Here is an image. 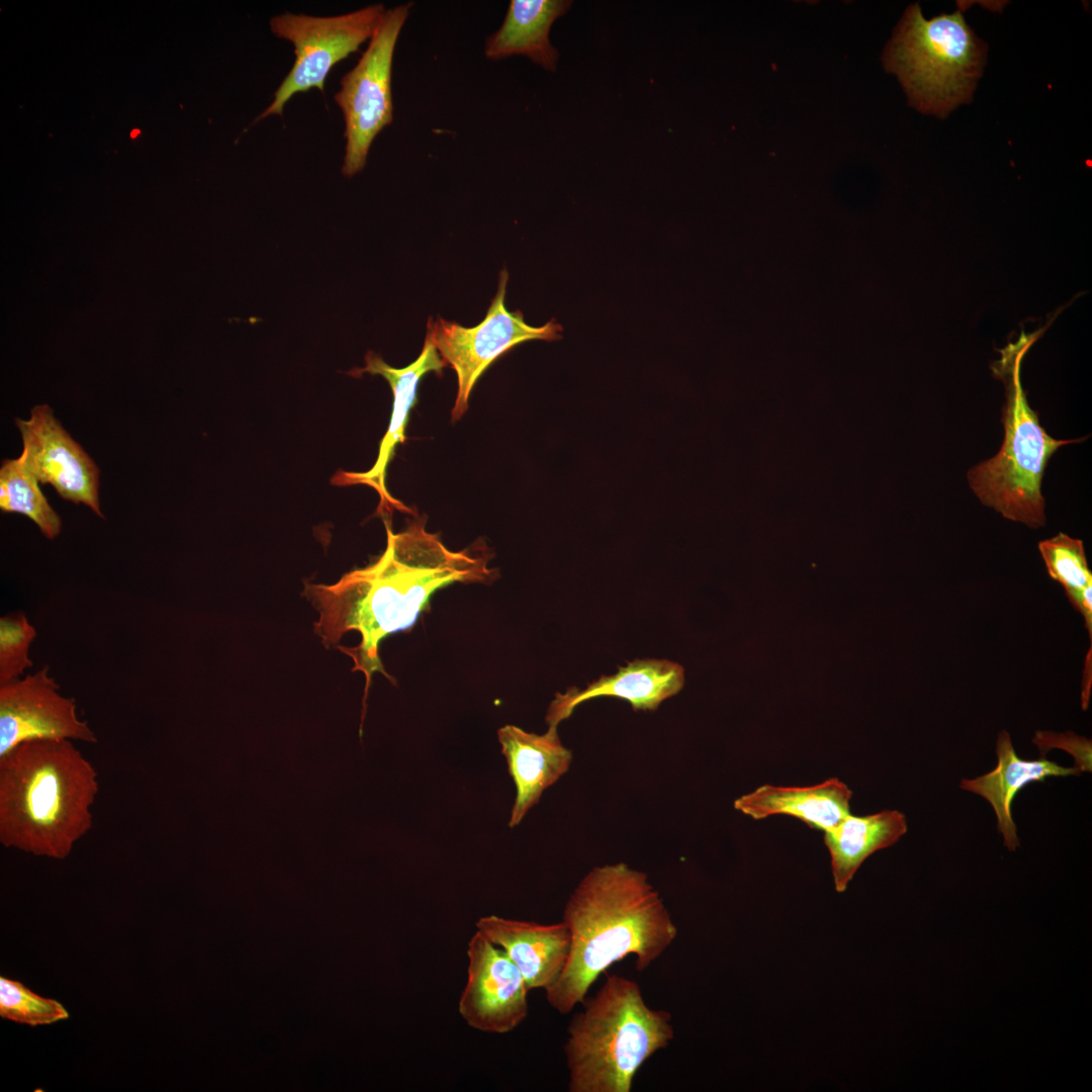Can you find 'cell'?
<instances>
[{
    "label": "cell",
    "mask_w": 1092,
    "mask_h": 1092,
    "mask_svg": "<svg viewBox=\"0 0 1092 1092\" xmlns=\"http://www.w3.org/2000/svg\"><path fill=\"white\" fill-rule=\"evenodd\" d=\"M497 737L517 789L509 821L513 828L539 802L543 792L568 770L572 752L561 743L555 725H548L541 735L506 725L498 729Z\"/></svg>",
    "instance_id": "cell-16"
},
{
    "label": "cell",
    "mask_w": 1092,
    "mask_h": 1092,
    "mask_svg": "<svg viewBox=\"0 0 1092 1092\" xmlns=\"http://www.w3.org/2000/svg\"><path fill=\"white\" fill-rule=\"evenodd\" d=\"M882 61L898 77L911 107L945 118L972 101L987 63V44L961 11L925 19L915 3L894 28Z\"/></svg>",
    "instance_id": "cell-5"
},
{
    "label": "cell",
    "mask_w": 1092,
    "mask_h": 1092,
    "mask_svg": "<svg viewBox=\"0 0 1092 1092\" xmlns=\"http://www.w3.org/2000/svg\"><path fill=\"white\" fill-rule=\"evenodd\" d=\"M571 5L570 0H512L503 23L484 41V56L493 62L524 56L555 71L559 53L550 41V30Z\"/></svg>",
    "instance_id": "cell-19"
},
{
    "label": "cell",
    "mask_w": 1092,
    "mask_h": 1092,
    "mask_svg": "<svg viewBox=\"0 0 1092 1092\" xmlns=\"http://www.w3.org/2000/svg\"><path fill=\"white\" fill-rule=\"evenodd\" d=\"M571 936L565 967L546 992L549 1005L568 1014L615 963L635 956L650 967L673 942L676 925L645 873L625 862L593 868L569 896L562 920Z\"/></svg>",
    "instance_id": "cell-2"
},
{
    "label": "cell",
    "mask_w": 1092,
    "mask_h": 1092,
    "mask_svg": "<svg viewBox=\"0 0 1092 1092\" xmlns=\"http://www.w3.org/2000/svg\"><path fill=\"white\" fill-rule=\"evenodd\" d=\"M996 754L998 761L993 770L975 779L962 780L960 788L989 802L996 814L1005 847L1015 851L1019 838L1011 816V804L1017 792L1031 782H1041L1049 777L1079 776L1081 771L1076 766L1065 767L1044 756L1033 760L1018 757L1006 730L998 734Z\"/></svg>",
    "instance_id": "cell-17"
},
{
    "label": "cell",
    "mask_w": 1092,
    "mask_h": 1092,
    "mask_svg": "<svg viewBox=\"0 0 1092 1092\" xmlns=\"http://www.w3.org/2000/svg\"><path fill=\"white\" fill-rule=\"evenodd\" d=\"M98 774L71 740L23 742L0 757V842L64 859L92 828Z\"/></svg>",
    "instance_id": "cell-3"
},
{
    "label": "cell",
    "mask_w": 1092,
    "mask_h": 1092,
    "mask_svg": "<svg viewBox=\"0 0 1092 1092\" xmlns=\"http://www.w3.org/2000/svg\"><path fill=\"white\" fill-rule=\"evenodd\" d=\"M23 455L4 459L0 468V510L30 519L49 540L62 531V520L41 492Z\"/></svg>",
    "instance_id": "cell-21"
},
{
    "label": "cell",
    "mask_w": 1092,
    "mask_h": 1092,
    "mask_svg": "<svg viewBox=\"0 0 1092 1092\" xmlns=\"http://www.w3.org/2000/svg\"><path fill=\"white\" fill-rule=\"evenodd\" d=\"M0 1016L36 1026L67 1019L69 1013L60 1002L33 993L18 981L1 977Z\"/></svg>",
    "instance_id": "cell-23"
},
{
    "label": "cell",
    "mask_w": 1092,
    "mask_h": 1092,
    "mask_svg": "<svg viewBox=\"0 0 1092 1092\" xmlns=\"http://www.w3.org/2000/svg\"><path fill=\"white\" fill-rule=\"evenodd\" d=\"M1028 344L1003 352L994 372L1006 389L1001 422L1004 439L995 456L968 471L970 487L980 502L1005 519L1029 528L1043 527L1045 502L1041 492L1044 470L1062 446L1087 439L1059 440L1049 435L1038 414L1027 402L1020 383V363Z\"/></svg>",
    "instance_id": "cell-6"
},
{
    "label": "cell",
    "mask_w": 1092,
    "mask_h": 1092,
    "mask_svg": "<svg viewBox=\"0 0 1092 1092\" xmlns=\"http://www.w3.org/2000/svg\"><path fill=\"white\" fill-rule=\"evenodd\" d=\"M60 689L48 666L0 686V757L31 740L97 742L94 730L78 716L75 700Z\"/></svg>",
    "instance_id": "cell-10"
},
{
    "label": "cell",
    "mask_w": 1092,
    "mask_h": 1092,
    "mask_svg": "<svg viewBox=\"0 0 1092 1092\" xmlns=\"http://www.w3.org/2000/svg\"><path fill=\"white\" fill-rule=\"evenodd\" d=\"M851 790L837 778L809 787L763 785L734 801V808L754 820L789 815L826 832L850 813Z\"/></svg>",
    "instance_id": "cell-18"
},
{
    "label": "cell",
    "mask_w": 1092,
    "mask_h": 1092,
    "mask_svg": "<svg viewBox=\"0 0 1092 1092\" xmlns=\"http://www.w3.org/2000/svg\"><path fill=\"white\" fill-rule=\"evenodd\" d=\"M365 367L354 369L349 374L359 376L362 373L383 376L392 389L393 403L388 430L381 440L379 453L374 465L365 472H343L338 475V483L367 484L373 487L380 497V509L389 506L405 509L387 491L386 469L395 448L405 440V426L412 407L417 401V389L422 377L429 372H440L447 364L443 361L431 340L426 337L420 356L404 368H394L374 352L365 356Z\"/></svg>",
    "instance_id": "cell-13"
},
{
    "label": "cell",
    "mask_w": 1092,
    "mask_h": 1092,
    "mask_svg": "<svg viewBox=\"0 0 1092 1092\" xmlns=\"http://www.w3.org/2000/svg\"><path fill=\"white\" fill-rule=\"evenodd\" d=\"M684 684L685 670L680 664L665 659H636L619 667L615 674L602 676L584 689L571 688L556 694L548 708L546 722L558 726L578 705L600 697L623 699L634 710L653 711L661 702L676 695Z\"/></svg>",
    "instance_id": "cell-15"
},
{
    "label": "cell",
    "mask_w": 1092,
    "mask_h": 1092,
    "mask_svg": "<svg viewBox=\"0 0 1092 1092\" xmlns=\"http://www.w3.org/2000/svg\"><path fill=\"white\" fill-rule=\"evenodd\" d=\"M385 12L382 3H375L335 16L291 12L273 16L269 22L272 33L293 44L295 60L255 122L274 114L281 116L285 104L297 93L312 88L324 92L333 67L370 40Z\"/></svg>",
    "instance_id": "cell-8"
},
{
    "label": "cell",
    "mask_w": 1092,
    "mask_h": 1092,
    "mask_svg": "<svg viewBox=\"0 0 1092 1092\" xmlns=\"http://www.w3.org/2000/svg\"><path fill=\"white\" fill-rule=\"evenodd\" d=\"M1038 550L1048 574L1063 586L1068 599L1092 583L1082 540L1059 533L1040 541Z\"/></svg>",
    "instance_id": "cell-22"
},
{
    "label": "cell",
    "mask_w": 1092,
    "mask_h": 1092,
    "mask_svg": "<svg viewBox=\"0 0 1092 1092\" xmlns=\"http://www.w3.org/2000/svg\"><path fill=\"white\" fill-rule=\"evenodd\" d=\"M476 930L502 948L531 989H549L568 959L571 936L566 924H540L497 915L480 917Z\"/></svg>",
    "instance_id": "cell-14"
},
{
    "label": "cell",
    "mask_w": 1092,
    "mask_h": 1092,
    "mask_svg": "<svg viewBox=\"0 0 1092 1092\" xmlns=\"http://www.w3.org/2000/svg\"><path fill=\"white\" fill-rule=\"evenodd\" d=\"M412 2L386 12L357 64L340 81L334 98L344 122L342 174L353 177L366 166L375 138L393 120L392 62L396 42L411 14Z\"/></svg>",
    "instance_id": "cell-7"
},
{
    "label": "cell",
    "mask_w": 1092,
    "mask_h": 1092,
    "mask_svg": "<svg viewBox=\"0 0 1092 1092\" xmlns=\"http://www.w3.org/2000/svg\"><path fill=\"white\" fill-rule=\"evenodd\" d=\"M508 279L507 270H502L497 292L479 325L466 328L442 317L436 321L430 317L427 323L426 337L457 375V394L451 411L453 421L465 414L471 390L496 358L527 341H554L561 337L562 327L555 320L542 327H532L520 310L512 312L506 308Z\"/></svg>",
    "instance_id": "cell-9"
},
{
    "label": "cell",
    "mask_w": 1092,
    "mask_h": 1092,
    "mask_svg": "<svg viewBox=\"0 0 1092 1092\" xmlns=\"http://www.w3.org/2000/svg\"><path fill=\"white\" fill-rule=\"evenodd\" d=\"M387 543L376 561L345 573L332 584L306 583L304 596L317 611L314 632L329 648L355 631L360 643L341 648L353 662V671L366 678L359 736L363 734L366 700L371 678L384 671L381 641L390 634L411 629L429 607L438 589L455 582H491L497 575L488 558L469 549L452 551L438 534L418 520L394 533L385 522Z\"/></svg>",
    "instance_id": "cell-1"
},
{
    "label": "cell",
    "mask_w": 1092,
    "mask_h": 1092,
    "mask_svg": "<svg viewBox=\"0 0 1092 1092\" xmlns=\"http://www.w3.org/2000/svg\"><path fill=\"white\" fill-rule=\"evenodd\" d=\"M907 828L902 812L883 810L866 816L849 813L824 832L835 890L844 892L862 862L874 852L895 844Z\"/></svg>",
    "instance_id": "cell-20"
},
{
    "label": "cell",
    "mask_w": 1092,
    "mask_h": 1092,
    "mask_svg": "<svg viewBox=\"0 0 1092 1092\" xmlns=\"http://www.w3.org/2000/svg\"><path fill=\"white\" fill-rule=\"evenodd\" d=\"M1032 742L1038 747L1042 756L1052 748L1065 749L1074 756L1076 767L1080 771H1091V740L1069 731L1056 733L1038 730L1035 732Z\"/></svg>",
    "instance_id": "cell-25"
},
{
    "label": "cell",
    "mask_w": 1092,
    "mask_h": 1092,
    "mask_svg": "<svg viewBox=\"0 0 1092 1092\" xmlns=\"http://www.w3.org/2000/svg\"><path fill=\"white\" fill-rule=\"evenodd\" d=\"M35 628L23 612L7 614L0 619V686L16 680L32 666L29 657Z\"/></svg>",
    "instance_id": "cell-24"
},
{
    "label": "cell",
    "mask_w": 1092,
    "mask_h": 1092,
    "mask_svg": "<svg viewBox=\"0 0 1092 1092\" xmlns=\"http://www.w3.org/2000/svg\"><path fill=\"white\" fill-rule=\"evenodd\" d=\"M467 980L458 1011L473 1029L508 1033L528 1015L524 977L507 953L476 930L467 944Z\"/></svg>",
    "instance_id": "cell-11"
},
{
    "label": "cell",
    "mask_w": 1092,
    "mask_h": 1092,
    "mask_svg": "<svg viewBox=\"0 0 1092 1092\" xmlns=\"http://www.w3.org/2000/svg\"><path fill=\"white\" fill-rule=\"evenodd\" d=\"M22 455L39 483L64 499L84 504L104 518L99 505V468L65 430L48 404L35 405L28 420L16 419Z\"/></svg>",
    "instance_id": "cell-12"
},
{
    "label": "cell",
    "mask_w": 1092,
    "mask_h": 1092,
    "mask_svg": "<svg viewBox=\"0 0 1092 1092\" xmlns=\"http://www.w3.org/2000/svg\"><path fill=\"white\" fill-rule=\"evenodd\" d=\"M605 975L567 1026L569 1092H630L643 1064L673 1039L668 1011L650 1008L635 981Z\"/></svg>",
    "instance_id": "cell-4"
},
{
    "label": "cell",
    "mask_w": 1092,
    "mask_h": 1092,
    "mask_svg": "<svg viewBox=\"0 0 1092 1092\" xmlns=\"http://www.w3.org/2000/svg\"><path fill=\"white\" fill-rule=\"evenodd\" d=\"M140 132H141V131H140V129H133V130H131V132H130V136H131L132 139H134V138H136V136L139 135V133H140Z\"/></svg>",
    "instance_id": "cell-26"
}]
</instances>
